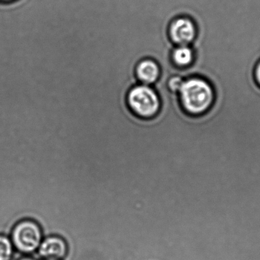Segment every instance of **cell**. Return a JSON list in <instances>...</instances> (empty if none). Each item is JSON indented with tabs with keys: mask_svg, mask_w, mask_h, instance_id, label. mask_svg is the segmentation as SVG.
<instances>
[{
	"mask_svg": "<svg viewBox=\"0 0 260 260\" xmlns=\"http://www.w3.org/2000/svg\"><path fill=\"white\" fill-rule=\"evenodd\" d=\"M16 1V0H0V3H12V2Z\"/></svg>",
	"mask_w": 260,
	"mask_h": 260,
	"instance_id": "cell-11",
	"label": "cell"
},
{
	"mask_svg": "<svg viewBox=\"0 0 260 260\" xmlns=\"http://www.w3.org/2000/svg\"><path fill=\"white\" fill-rule=\"evenodd\" d=\"M18 260H36L35 259H33V258H30V257H24V258H21V259Z\"/></svg>",
	"mask_w": 260,
	"mask_h": 260,
	"instance_id": "cell-12",
	"label": "cell"
},
{
	"mask_svg": "<svg viewBox=\"0 0 260 260\" xmlns=\"http://www.w3.org/2000/svg\"><path fill=\"white\" fill-rule=\"evenodd\" d=\"M168 33L175 45H191L196 38V24L189 17H177L171 21Z\"/></svg>",
	"mask_w": 260,
	"mask_h": 260,
	"instance_id": "cell-4",
	"label": "cell"
},
{
	"mask_svg": "<svg viewBox=\"0 0 260 260\" xmlns=\"http://www.w3.org/2000/svg\"><path fill=\"white\" fill-rule=\"evenodd\" d=\"M171 58L174 65L180 68H186L193 62L195 52L191 45H176Z\"/></svg>",
	"mask_w": 260,
	"mask_h": 260,
	"instance_id": "cell-7",
	"label": "cell"
},
{
	"mask_svg": "<svg viewBox=\"0 0 260 260\" xmlns=\"http://www.w3.org/2000/svg\"><path fill=\"white\" fill-rule=\"evenodd\" d=\"M11 240L17 250L30 254L39 248L43 241L42 231L36 221L22 220L14 227Z\"/></svg>",
	"mask_w": 260,
	"mask_h": 260,
	"instance_id": "cell-3",
	"label": "cell"
},
{
	"mask_svg": "<svg viewBox=\"0 0 260 260\" xmlns=\"http://www.w3.org/2000/svg\"><path fill=\"white\" fill-rule=\"evenodd\" d=\"M126 103L133 115L143 120L154 118L161 107L160 96L155 88L140 83L128 91Z\"/></svg>",
	"mask_w": 260,
	"mask_h": 260,
	"instance_id": "cell-2",
	"label": "cell"
},
{
	"mask_svg": "<svg viewBox=\"0 0 260 260\" xmlns=\"http://www.w3.org/2000/svg\"><path fill=\"white\" fill-rule=\"evenodd\" d=\"M12 240L7 237L0 235V260H11L14 253Z\"/></svg>",
	"mask_w": 260,
	"mask_h": 260,
	"instance_id": "cell-8",
	"label": "cell"
},
{
	"mask_svg": "<svg viewBox=\"0 0 260 260\" xmlns=\"http://www.w3.org/2000/svg\"><path fill=\"white\" fill-rule=\"evenodd\" d=\"M254 74L256 82H257L258 85L260 86V60L258 62V63L256 64V68H255Z\"/></svg>",
	"mask_w": 260,
	"mask_h": 260,
	"instance_id": "cell-10",
	"label": "cell"
},
{
	"mask_svg": "<svg viewBox=\"0 0 260 260\" xmlns=\"http://www.w3.org/2000/svg\"><path fill=\"white\" fill-rule=\"evenodd\" d=\"M38 253L44 259L53 258L62 260L68 253V246L61 237L50 236L43 239L38 248Z\"/></svg>",
	"mask_w": 260,
	"mask_h": 260,
	"instance_id": "cell-6",
	"label": "cell"
},
{
	"mask_svg": "<svg viewBox=\"0 0 260 260\" xmlns=\"http://www.w3.org/2000/svg\"><path fill=\"white\" fill-rule=\"evenodd\" d=\"M185 79L180 75H172L167 81V87L171 91L179 93Z\"/></svg>",
	"mask_w": 260,
	"mask_h": 260,
	"instance_id": "cell-9",
	"label": "cell"
},
{
	"mask_svg": "<svg viewBox=\"0 0 260 260\" xmlns=\"http://www.w3.org/2000/svg\"><path fill=\"white\" fill-rule=\"evenodd\" d=\"M134 74L140 84L153 86L160 79L161 70L155 59L145 57L137 61L134 68Z\"/></svg>",
	"mask_w": 260,
	"mask_h": 260,
	"instance_id": "cell-5",
	"label": "cell"
},
{
	"mask_svg": "<svg viewBox=\"0 0 260 260\" xmlns=\"http://www.w3.org/2000/svg\"><path fill=\"white\" fill-rule=\"evenodd\" d=\"M178 94L185 111L193 116L207 112L212 108L215 97L212 84L198 76L185 79Z\"/></svg>",
	"mask_w": 260,
	"mask_h": 260,
	"instance_id": "cell-1",
	"label": "cell"
},
{
	"mask_svg": "<svg viewBox=\"0 0 260 260\" xmlns=\"http://www.w3.org/2000/svg\"><path fill=\"white\" fill-rule=\"evenodd\" d=\"M44 260H61V259H53V258H47V259H44Z\"/></svg>",
	"mask_w": 260,
	"mask_h": 260,
	"instance_id": "cell-13",
	"label": "cell"
}]
</instances>
